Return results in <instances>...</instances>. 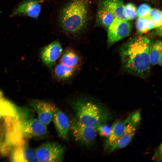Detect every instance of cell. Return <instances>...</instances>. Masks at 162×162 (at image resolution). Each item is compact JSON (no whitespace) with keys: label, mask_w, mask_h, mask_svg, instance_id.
<instances>
[{"label":"cell","mask_w":162,"mask_h":162,"mask_svg":"<svg viewBox=\"0 0 162 162\" xmlns=\"http://www.w3.org/2000/svg\"><path fill=\"white\" fill-rule=\"evenodd\" d=\"M30 105L37 112L39 120L47 126L52 120L56 106L49 101L40 100H32Z\"/></svg>","instance_id":"8fae6325"},{"label":"cell","mask_w":162,"mask_h":162,"mask_svg":"<svg viewBox=\"0 0 162 162\" xmlns=\"http://www.w3.org/2000/svg\"><path fill=\"white\" fill-rule=\"evenodd\" d=\"M62 45L58 40L54 41L42 48L40 58L45 65L52 69L63 52Z\"/></svg>","instance_id":"9c48e42d"},{"label":"cell","mask_w":162,"mask_h":162,"mask_svg":"<svg viewBox=\"0 0 162 162\" xmlns=\"http://www.w3.org/2000/svg\"><path fill=\"white\" fill-rule=\"evenodd\" d=\"M144 0L146 1H154L155 0Z\"/></svg>","instance_id":"83f0119b"},{"label":"cell","mask_w":162,"mask_h":162,"mask_svg":"<svg viewBox=\"0 0 162 162\" xmlns=\"http://www.w3.org/2000/svg\"><path fill=\"white\" fill-rule=\"evenodd\" d=\"M136 27L138 32L140 33H144L147 32L144 18H138L136 22Z\"/></svg>","instance_id":"d4e9b609"},{"label":"cell","mask_w":162,"mask_h":162,"mask_svg":"<svg viewBox=\"0 0 162 162\" xmlns=\"http://www.w3.org/2000/svg\"><path fill=\"white\" fill-rule=\"evenodd\" d=\"M35 151L38 161L61 162L63 159L65 148L58 143L47 142L38 147Z\"/></svg>","instance_id":"5b68a950"},{"label":"cell","mask_w":162,"mask_h":162,"mask_svg":"<svg viewBox=\"0 0 162 162\" xmlns=\"http://www.w3.org/2000/svg\"><path fill=\"white\" fill-rule=\"evenodd\" d=\"M10 154L12 161H38L35 150L28 147L26 144L15 147Z\"/></svg>","instance_id":"4fadbf2b"},{"label":"cell","mask_w":162,"mask_h":162,"mask_svg":"<svg viewBox=\"0 0 162 162\" xmlns=\"http://www.w3.org/2000/svg\"><path fill=\"white\" fill-rule=\"evenodd\" d=\"M127 119L124 121H117L114 122L111 127L110 133L104 143L106 149L111 151L122 135L124 131Z\"/></svg>","instance_id":"5bb4252c"},{"label":"cell","mask_w":162,"mask_h":162,"mask_svg":"<svg viewBox=\"0 0 162 162\" xmlns=\"http://www.w3.org/2000/svg\"><path fill=\"white\" fill-rule=\"evenodd\" d=\"M162 53H161L160 55V57H159L158 61V64L160 66H161V64H162Z\"/></svg>","instance_id":"4316f807"},{"label":"cell","mask_w":162,"mask_h":162,"mask_svg":"<svg viewBox=\"0 0 162 162\" xmlns=\"http://www.w3.org/2000/svg\"><path fill=\"white\" fill-rule=\"evenodd\" d=\"M16 123L20 135L26 141L28 139L44 138L47 133V126L32 116L18 118Z\"/></svg>","instance_id":"277c9868"},{"label":"cell","mask_w":162,"mask_h":162,"mask_svg":"<svg viewBox=\"0 0 162 162\" xmlns=\"http://www.w3.org/2000/svg\"><path fill=\"white\" fill-rule=\"evenodd\" d=\"M162 41L157 40L150 43L149 55L150 64L155 65L158 64L159 57L162 53Z\"/></svg>","instance_id":"ffe728a7"},{"label":"cell","mask_w":162,"mask_h":162,"mask_svg":"<svg viewBox=\"0 0 162 162\" xmlns=\"http://www.w3.org/2000/svg\"><path fill=\"white\" fill-rule=\"evenodd\" d=\"M151 8L148 4H141L137 9V15L138 17L145 18L149 16Z\"/></svg>","instance_id":"603a6c76"},{"label":"cell","mask_w":162,"mask_h":162,"mask_svg":"<svg viewBox=\"0 0 162 162\" xmlns=\"http://www.w3.org/2000/svg\"><path fill=\"white\" fill-rule=\"evenodd\" d=\"M71 105L77 119L88 126L96 129L107 121L108 116L106 112L87 98H76Z\"/></svg>","instance_id":"3957f363"},{"label":"cell","mask_w":162,"mask_h":162,"mask_svg":"<svg viewBox=\"0 0 162 162\" xmlns=\"http://www.w3.org/2000/svg\"><path fill=\"white\" fill-rule=\"evenodd\" d=\"M58 62L65 65L78 70L82 64L80 55L75 50L71 48L63 51Z\"/></svg>","instance_id":"9a60e30c"},{"label":"cell","mask_w":162,"mask_h":162,"mask_svg":"<svg viewBox=\"0 0 162 162\" xmlns=\"http://www.w3.org/2000/svg\"><path fill=\"white\" fill-rule=\"evenodd\" d=\"M54 77L60 81L68 80L76 75L78 69L65 65L58 62L52 69Z\"/></svg>","instance_id":"2e32d148"},{"label":"cell","mask_w":162,"mask_h":162,"mask_svg":"<svg viewBox=\"0 0 162 162\" xmlns=\"http://www.w3.org/2000/svg\"><path fill=\"white\" fill-rule=\"evenodd\" d=\"M99 135L102 137H107L109 135L111 127L105 124L99 125L96 129Z\"/></svg>","instance_id":"cb8c5ba5"},{"label":"cell","mask_w":162,"mask_h":162,"mask_svg":"<svg viewBox=\"0 0 162 162\" xmlns=\"http://www.w3.org/2000/svg\"><path fill=\"white\" fill-rule=\"evenodd\" d=\"M20 108L5 99L0 91V120L8 116L17 117L19 114Z\"/></svg>","instance_id":"e0dca14e"},{"label":"cell","mask_w":162,"mask_h":162,"mask_svg":"<svg viewBox=\"0 0 162 162\" xmlns=\"http://www.w3.org/2000/svg\"><path fill=\"white\" fill-rule=\"evenodd\" d=\"M96 16V25L105 28H108L115 18L112 13L106 9L100 2L98 4Z\"/></svg>","instance_id":"d6986e66"},{"label":"cell","mask_w":162,"mask_h":162,"mask_svg":"<svg viewBox=\"0 0 162 162\" xmlns=\"http://www.w3.org/2000/svg\"><path fill=\"white\" fill-rule=\"evenodd\" d=\"M100 2L115 18L128 20L124 14L123 0H103Z\"/></svg>","instance_id":"ac0fdd59"},{"label":"cell","mask_w":162,"mask_h":162,"mask_svg":"<svg viewBox=\"0 0 162 162\" xmlns=\"http://www.w3.org/2000/svg\"><path fill=\"white\" fill-rule=\"evenodd\" d=\"M52 120L58 136L63 140L67 139L70 127L68 116L56 106Z\"/></svg>","instance_id":"7c38bea8"},{"label":"cell","mask_w":162,"mask_h":162,"mask_svg":"<svg viewBox=\"0 0 162 162\" xmlns=\"http://www.w3.org/2000/svg\"><path fill=\"white\" fill-rule=\"evenodd\" d=\"M150 44V41L147 38L139 35L122 46L120 49V55L123 65L127 71L142 78L149 75Z\"/></svg>","instance_id":"7a4b0ae2"},{"label":"cell","mask_w":162,"mask_h":162,"mask_svg":"<svg viewBox=\"0 0 162 162\" xmlns=\"http://www.w3.org/2000/svg\"><path fill=\"white\" fill-rule=\"evenodd\" d=\"M123 134L116 144L112 149L111 152L116 149H119L127 146L132 140L140 120V112L136 111L129 116L127 118Z\"/></svg>","instance_id":"ba28073f"},{"label":"cell","mask_w":162,"mask_h":162,"mask_svg":"<svg viewBox=\"0 0 162 162\" xmlns=\"http://www.w3.org/2000/svg\"><path fill=\"white\" fill-rule=\"evenodd\" d=\"M43 0H24L14 10L10 17L24 16L36 18L39 15Z\"/></svg>","instance_id":"30bf717a"},{"label":"cell","mask_w":162,"mask_h":162,"mask_svg":"<svg viewBox=\"0 0 162 162\" xmlns=\"http://www.w3.org/2000/svg\"><path fill=\"white\" fill-rule=\"evenodd\" d=\"M132 26L128 20L115 18L108 27V44L111 46L130 34Z\"/></svg>","instance_id":"52a82bcc"},{"label":"cell","mask_w":162,"mask_h":162,"mask_svg":"<svg viewBox=\"0 0 162 162\" xmlns=\"http://www.w3.org/2000/svg\"><path fill=\"white\" fill-rule=\"evenodd\" d=\"M162 12L157 8H151L149 15L155 28L161 29L162 27Z\"/></svg>","instance_id":"44dd1931"},{"label":"cell","mask_w":162,"mask_h":162,"mask_svg":"<svg viewBox=\"0 0 162 162\" xmlns=\"http://www.w3.org/2000/svg\"><path fill=\"white\" fill-rule=\"evenodd\" d=\"M124 12L128 20H134L137 16L136 7L131 3H129L124 5Z\"/></svg>","instance_id":"7402d4cb"},{"label":"cell","mask_w":162,"mask_h":162,"mask_svg":"<svg viewBox=\"0 0 162 162\" xmlns=\"http://www.w3.org/2000/svg\"><path fill=\"white\" fill-rule=\"evenodd\" d=\"M70 122V130L75 140L85 145L92 144L96 138V129L83 124L76 117L72 118Z\"/></svg>","instance_id":"8992f818"},{"label":"cell","mask_w":162,"mask_h":162,"mask_svg":"<svg viewBox=\"0 0 162 162\" xmlns=\"http://www.w3.org/2000/svg\"><path fill=\"white\" fill-rule=\"evenodd\" d=\"M94 0H56L50 16L54 31L78 39L88 34L93 19Z\"/></svg>","instance_id":"6da1fadb"},{"label":"cell","mask_w":162,"mask_h":162,"mask_svg":"<svg viewBox=\"0 0 162 162\" xmlns=\"http://www.w3.org/2000/svg\"><path fill=\"white\" fill-rule=\"evenodd\" d=\"M161 144L160 146L158 147V149L157 152H156L154 154L153 158L155 160H159V161L160 160H161L160 159V158L162 159V151H161Z\"/></svg>","instance_id":"484cf974"}]
</instances>
